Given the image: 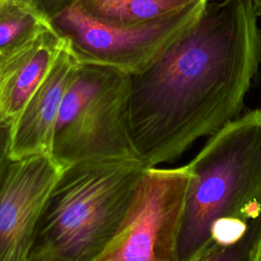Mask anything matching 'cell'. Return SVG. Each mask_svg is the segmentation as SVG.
I'll return each instance as SVG.
<instances>
[{
    "label": "cell",
    "instance_id": "cell-1",
    "mask_svg": "<svg viewBox=\"0 0 261 261\" xmlns=\"http://www.w3.org/2000/svg\"><path fill=\"white\" fill-rule=\"evenodd\" d=\"M252 0H220L143 71L130 75L129 132L153 167L182 155L239 117L261 65V28Z\"/></svg>",
    "mask_w": 261,
    "mask_h": 261
},
{
    "label": "cell",
    "instance_id": "cell-2",
    "mask_svg": "<svg viewBox=\"0 0 261 261\" xmlns=\"http://www.w3.org/2000/svg\"><path fill=\"white\" fill-rule=\"evenodd\" d=\"M188 165L176 261H249L261 223V108L211 135Z\"/></svg>",
    "mask_w": 261,
    "mask_h": 261
},
{
    "label": "cell",
    "instance_id": "cell-3",
    "mask_svg": "<svg viewBox=\"0 0 261 261\" xmlns=\"http://www.w3.org/2000/svg\"><path fill=\"white\" fill-rule=\"evenodd\" d=\"M146 168L140 159H93L64 167L43 208L29 261H97Z\"/></svg>",
    "mask_w": 261,
    "mask_h": 261
},
{
    "label": "cell",
    "instance_id": "cell-4",
    "mask_svg": "<svg viewBox=\"0 0 261 261\" xmlns=\"http://www.w3.org/2000/svg\"><path fill=\"white\" fill-rule=\"evenodd\" d=\"M130 75L80 62L64 94L52 156L63 167L93 159H139L129 132Z\"/></svg>",
    "mask_w": 261,
    "mask_h": 261
},
{
    "label": "cell",
    "instance_id": "cell-5",
    "mask_svg": "<svg viewBox=\"0 0 261 261\" xmlns=\"http://www.w3.org/2000/svg\"><path fill=\"white\" fill-rule=\"evenodd\" d=\"M208 0H195L158 18L114 25L89 16L76 3L51 18L80 62L95 63L134 75L143 71L176 37L194 23Z\"/></svg>",
    "mask_w": 261,
    "mask_h": 261
},
{
    "label": "cell",
    "instance_id": "cell-6",
    "mask_svg": "<svg viewBox=\"0 0 261 261\" xmlns=\"http://www.w3.org/2000/svg\"><path fill=\"white\" fill-rule=\"evenodd\" d=\"M191 177L188 164L147 167L118 230L97 261H176Z\"/></svg>",
    "mask_w": 261,
    "mask_h": 261
},
{
    "label": "cell",
    "instance_id": "cell-7",
    "mask_svg": "<svg viewBox=\"0 0 261 261\" xmlns=\"http://www.w3.org/2000/svg\"><path fill=\"white\" fill-rule=\"evenodd\" d=\"M63 168L51 155L11 159L0 187V261H29L43 208Z\"/></svg>",
    "mask_w": 261,
    "mask_h": 261
},
{
    "label": "cell",
    "instance_id": "cell-8",
    "mask_svg": "<svg viewBox=\"0 0 261 261\" xmlns=\"http://www.w3.org/2000/svg\"><path fill=\"white\" fill-rule=\"evenodd\" d=\"M79 63L80 60L67 40L50 70L9 128L12 160L34 155L52 156L59 110Z\"/></svg>",
    "mask_w": 261,
    "mask_h": 261
},
{
    "label": "cell",
    "instance_id": "cell-9",
    "mask_svg": "<svg viewBox=\"0 0 261 261\" xmlns=\"http://www.w3.org/2000/svg\"><path fill=\"white\" fill-rule=\"evenodd\" d=\"M52 23L0 54V125L10 128L66 44Z\"/></svg>",
    "mask_w": 261,
    "mask_h": 261
},
{
    "label": "cell",
    "instance_id": "cell-10",
    "mask_svg": "<svg viewBox=\"0 0 261 261\" xmlns=\"http://www.w3.org/2000/svg\"><path fill=\"white\" fill-rule=\"evenodd\" d=\"M195 0H79L91 17L114 25L143 23L180 9Z\"/></svg>",
    "mask_w": 261,
    "mask_h": 261
},
{
    "label": "cell",
    "instance_id": "cell-11",
    "mask_svg": "<svg viewBox=\"0 0 261 261\" xmlns=\"http://www.w3.org/2000/svg\"><path fill=\"white\" fill-rule=\"evenodd\" d=\"M51 24V20L28 0L0 1V54L11 50Z\"/></svg>",
    "mask_w": 261,
    "mask_h": 261
},
{
    "label": "cell",
    "instance_id": "cell-12",
    "mask_svg": "<svg viewBox=\"0 0 261 261\" xmlns=\"http://www.w3.org/2000/svg\"><path fill=\"white\" fill-rule=\"evenodd\" d=\"M40 9L49 19L75 5L79 0H28Z\"/></svg>",
    "mask_w": 261,
    "mask_h": 261
},
{
    "label": "cell",
    "instance_id": "cell-13",
    "mask_svg": "<svg viewBox=\"0 0 261 261\" xmlns=\"http://www.w3.org/2000/svg\"><path fill=\"white\" fill-rule=\"evenodd\" d=\"M9 128L0 125V187L3 182L7 168L11 161L10 157Z\"/></svg>",
    "mask_w": 261,
    "mask_h": 261
},
{
    "label": "cell",
    "instance_id": "cell-14",
    "mask_svg": "<svg viewBox=\"0 0 261 261\" xmlns=\"http://www.w3.org/2000/svg\"><path fill=\"white\" fill-rule=\"evenodd\" d=\"M249 261H261V223L258 234L250 252Z\"/></svg>",
    "mask_w": 261,
    "mask_h": 261
},
{
    "label": "cell",
    "instance_id": "cell-15",
    "mask_svg": "<svg viewBox=\"0 0 261 261\" xmlns=\"http://www.w3.org/2000/svg\"><path fill=\"white\" fill-rule=\"evenodd\" d=\"M252 1H253L255 11L257 15L260 17L261 16V0H252Z\"/></svg>",
    "mask_w": 261,
    "mask_h": 261
}]
</instances>
